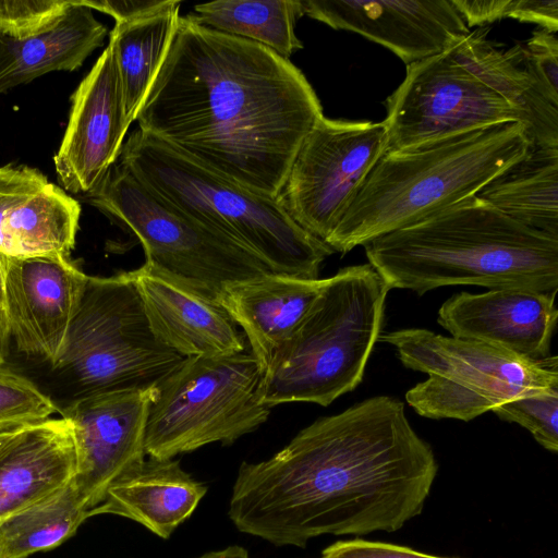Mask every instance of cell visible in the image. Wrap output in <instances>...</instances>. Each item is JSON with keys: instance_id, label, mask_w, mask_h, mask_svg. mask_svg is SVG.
Returning a JSON list of instances; mask_svg holds the SVG:
<instances>
[{"instance_id": "6da1fadb", "label": "cell", "mask_w": 558, "mask_h": 558, "mask_svg": "<svg viewBox=\"0 0 558 558\" xmlns=\"http://www.w3.org/2000/svg\"><path fill=\"white\" fill-rule=\"evenodd\" d=\"M437 472L403 403L372 397L316 420L271 458L242 462L228 514L240 532L276 546L391 533L422 513Z\"/></svg>"}, {"instance_id": "7a4b0ae2", "label": "cell", "mask_w": 558, "mask_h": 558, "mask_svg": "<svg viewBox=\"0 0 558 558\" xmlns=\"http://www.w3.org/2000/svg\"><path fill=\"white\" fill-rule=\"evenodd\" d=\"M323 117L314 88L289 59L180 16L135 120L201 165L277 197Z\"/></svg>"}, {"instance_id": "3957f363", "label": "cell", "mask_w": 558, "mask_h": 558, "mask_svg": "<svg viewBox=\"0 0 558 558\" xmlns=\"http://www.w3.org/2000/svg\"><path fill=\"white\" fill-rule=\"evenodd\" d=\"M389 289L422 295L446 286L557 291L558 238L476 195L363 244Z\"/></svg>"}, {"instance_id": "277c9868", "label": "cell", "mask_w": 558, "mask_h": 558, "mask_svg": "<svg viewBox=\"0 0 558 558\" xmlns=\"http://www.w3.org/2000/svg\"><path fill=\"white\" fill-rule=\"evenodd\" d=\"M531 146L527 126L508 122L386 153L325 243L344 254L474 196Z\"/></svg>"}, {"instance_id": "5b68a950", "label": "cell", "mask_w": 558, "mask_h": 558, "mask_svg": "<svg viewBox=\"0 0 558 558\" xmlns=\"http://www.w3.org/2000/svg\"><path fill=\"white\" fill-rule=\"evenodd\" d=\"M119 162L163 202L251 253L272 272L318 279L335 252L303 230L277 197L245 187L137 129Z\"/></svg>"}, {"instance_id": "8992f818", "label": "cell", "mask_w": 558, "mask_h": 558, "mask_svg": "<svg viewBox=\"0 0 558 558\" xmlns=\"http://www.w3.org/2000/svg\"><path fill=\"white\" fill-rule=\"evenodd\" d=\"M389 287L369 264L327 278L311 310L263 373L259 400L329 405L355 389L379 338Z\"/></svg>"}, {"instance_id": "52a82bcc", "label": "cell", "mask_w": 558, "mask_h": 558, "mask_svg": "<svg viewBox=\"0 0 558 558\" xmlns=\"http://www.w3.org/2000/svg\"><path fill=\"white\" fill-rule=\"evenodd\" d=\"M184 356L150 329L131 271L86 275L51 369L74 386V398L157 386Z\"/></svg>"}, {"instance_id": "ba28073f", "label": "cell", "mask_w": 558, "mask_h": 558, "mask_svg": "<svg viewBox=\"0 0 558 558\" xmlns=\"http://www.w3.org/2000/svg\"><path fill=\"white\" fill-rule=\"evenodd\" d=\"M402 364L428 378L405 393L421 416L469 422L521 396L558 388L556 355L532 360L487 343L423 328L379 336Z\"/></svg>"}, {"instance_id": "9c48e42d", "label": "cell", "mask_w": 558, "mask_h": 558, "mask_svg": "<svg viewBox=\"0 0 558 558\" xmlns=\"http://www.w3.org/2000/svg\"><path fill=\"white\" fill-rule=\"evenodd\" d=\"M263 371L251 351L192 356L157 386L146 430V456L173 459L203 446L230 445L270 413L259 400Z\"/></svg>"}, {"instance_id": "30bf717a", "label": "cell", "mask_w": 558, "mask_h": 558, "mask_svg": "<svg viewBox=\"0 0 558 558\" xmlns=\"http://www.w3.org/2000/svg\"><path fill=\"white\" fill-rule=\"evenodd\" d=\"M83 199L131 230L147 263L216 300L228 283L272 272L233 241L160 199L120 162Z\"/></svg>"}, {"instance_id": "8fae6325", "label": "cell", "mask_w": 558, "mask_h": 558, "mask_svg": "<svg viewBox=\"0 0 558 558\" xmlns=\"http://www.w3.org/2000/svg\"><path fill=\"white\" fill-rule=\"evenodd\" d=\"M386 151L383 121L323 117L302 142L277 199L294 222L325 243Z\"/></svg>"}, {"instance_id": "7c38bea8", "label": "cell", "mask_w": 558, "mask_h": 558, "mask_svg": "<svg viewBox=\"0 0 558 558\" xmlns=\"http://www.w3.org/2000/svg\"><path fill=\"white\" fill-rule=\"evenodd\" d=\"M386 153L495 124L523 123L517 109L449 50L407 65L403 82L386 99Z\"/></svg>"}, {"instance_id": "4fadbf2b", "label": "cell", "mask_w": 558, "mask_h": 558, "mask_svg": "<svg viewBox=\"0 0 558 558\" xmlns=\"http://www.w3.org/2000/svg\"><path fill=\"white\" fill-rule=\"evenodd\" d=\"M155 387L84 395L61 410L76 450L75 487L93 510L108 488L146 460L145 430Z\"/></svg>"}, {"instance_id": "5bb4252c", "label": "cell", "mask_w": 558, "mask_h": 558, "mask_svg": "<svg viewBox=\"0 0 558 558\" xmlns=\"http://www.w3.org/2000/svg\"><path fill=\"white\" fill-rule=\"evenodd\" d=\"M65 133L53 161L63 189L94 191L119 158L130 126L121 78L108 44L71 98Z\"/></svg>"}, {"instance_id": "9a60e30c", "label": "cell", "mask_w": 558, "mask_h": 558, "mask_svg": "<svg viewBox=\"0 0 558 558\" xmlns=\"http://www.w3.org/2000/svg\"><path fill=\"white\" fill-rule=\"evenodd\" d=\"M10 342L23 354L56 362L86 274L61 256L1 255Z\"/></svg>"}, {"instance_id": "2e32d148", "label": "cell", "mask_w": 558, "mask_h": 558, "mask_svg": "<svg viewBox=\"0 0 558 558\" xmlns=\"http://www.w3.org/2000/svg\"><path fill=\"white\" fill-rule=\"evenodd\" d=\"M304 15L379 44L407 65L448 50L471 31L451 0H305Z\"/></svg>"}, {"instance_id": "e0dca14e", "label": "cell", "mask_w": 558, "mask_h": 558, "mask_svg": "<svg viewBox=\"0 0 558 558\" xmlns=\"http://www.w3.org/2000/svg\"><path fill=\"white\" fill-rule=\"evenodd\" d=\"M131 275L150 329L165 345L184 357L247 350L244 333L215 298L147 262Z\"/></svg>"}, {"instance_id": "ac0fdd59", "label": "cell", "mask_w": 558, "mask_h": 558, "mask_svg": "<svg viewBox=\"0 0 558 558\" xmlns=\"http://www.w3.org/2000/svg\"><path fill=\"white\" fill-rule=\"evenodd\" d=\"M556 292L519 289L478 294L461 292L444 302L437 322L452 337L541 360L549 356L557 325Z\"/></svg>"}, {"instance_id": "d6986e66", "label": "cell", "mask_w": 558, "mask_h": 558, "mask_svg": "<svg viewBox=\"0 0 558 558\" xmlns=\"http://www.w3.org/2000/svg\"><path fill=\"white\" fill-rule=\"evenodd\" d=\"M81 206L28 166L0 167V254L71 258Z\"/></svg>"}, {"instance_id": "ffe728a7", "label": "cell", "mask_w": 558, "mask_h": 558, "mask_svg": "<svg viewBox=\"0 0 558 558\" xmlns=\"http://www.w3.org/2000/svg\"><path fill=\"white\" fill-rule=\"evenodd\" d=\"M327 279L274 272L226 284L217 301L242 328L251 353L266 369L320 294Z\"/></svg>"}, {"instance_id": "44dd1931", "label": "cell", "mask_w": 558, "mask_h": 558, "mask_svg": "<svg viewBox=\"0 0 558 558\" xmlns=\"http://www.w3.org/2000/svg\"><path fill=\"white\" fill-rule=\"evenodd\" d=\"M75 473L70 422L61 416L28 425L0 451V522L56 494Z\"/></svg>"}, {"instance_id": "7402d4cb", "label": "cell", "mask_w": 558, "mask_h": 558, "mask_svg": "<svg viewBox=\"0 0 558 558\" xmlns=\"http://www.w3.org/2000/svg\"><path fill=\"white\" fill-rule=\"evenodd\" d=\"M206 493L207 487L185 472L178 460L149 457L114 482L89 517H124L167 539L192 515Z\"/></svg>"}, {"instance_id": "603a6c76", "label": "cell", "mask_w": 558, "mask_h": 558, "mask_svg": "<svg viewBox=\"0 0 558 558\" xmlns=\"http://www.w3.org/2000/svg\"><path fill=\"white\" fill-rule=\"evenodd\" d=\"M106 36L107 27L78 0L46 32L24 38L0 34V94L49 72L76 70Z\"/></svg>"}, {"instance_id": "cb8c5ba5", "label": "cell", "mask_w": 558, "mask_h": 558, "mask_svg": "<svg viewBox=\"0 0 558 558\" xmlns=\"http://www.w3.org/2000/svg\"><path fill=\"white\" fill-rule=\"evenodd\" d=\"M478 27L448 50L471 73L517 109L527 126L532 146L558 147V107L542 92L512 48L500 49Z\"/></svg>"}, {"instance_id": "d4e9b609", "label": "cell", "mask_w": 558, "mask_h": 558, "mask_svg": "<svg viewBox=\"0 0 558 558\" xmlns=\"http://www.w3.org/2000/svg\"><path fill=\"white\" fill-rule=\"evenodd\" d=\"M476 196L515 221L558 238V147L531 146Z\"/></svg>"}, {"instance_id": "484cf974", "label": "cell", "mask_w": 558, "mask_h": 558, "mask_svg": "<svg viewBox=\"0 0 558 558\" xmlns=\"http://www.w3.org/2000/svg\"><path fill=\"white\" fill-rule=\"evenodd\" d=\"M180 1L168 9L129 23H116L109 34L131 124L153 85L177 32Z\"/></svg>"}, {"instance_id": "4316f807", "label": "cell", "mask_w": 558, "mask_h": 558, "mask_svg": "<svg viewBox=\"0 0 558 558\" xmlns=\"http://www.w3.org/2000/svg\"><path fill=\"white\" fill-rule=\"evenodd\" d=\"M191 22L259 44L284 59L303 47L294 28L304 15L301 0H229L199 3Z\"/></svg>"}, {"instance_id": "83f0119b", "label": "cell", "mask_w": 558, "mask_h": 558, "mask_svg": "<svg viewBox=\"0 0 558 558\" xmlns=\"http://www.w3.org/2000/svg\"><path fill=\"white\" fill-rule=\"evenodd\" d=\"M89 518L73 480L62 489L0 522V558H28L72 537Z\"/></svg>"}, {"instance_id": "f1b7e54d", "label": "cell", "mask_w": 558, "mask_h": 558, "mask_svg": "<svg viewBox=\"0 0 558 558\" xmlns=\"http://www.w3.org/2000/svg\"><path fill=\"white\" fill-rule=\"evenodd\" d=\"M492 411L526 428L546 450L558 451V388L518 397Z\"/></svg>"}, {"instance_id": "f546056e", "label": "cell", "mask_w": 558, "mask_h": 558, "mask_svg": "<svg viewBox=\"0 0 558 558\" xmlns=\"http://www.w3.org/2000/svg\"><path fill=\"white\" fill-rule=\"evenodd\" d=\"M56 403L26 377L0 366V425L47 420Z\"/></svg>"}, {"instance_id": "4dcf8cb0", "label": "cell", "mask_w": 558, "mask_h": 558, "mask_svg": "<svg viewBox=\"0 0 558 558\" xmlns=\"http://www.w3.org/2000/svg\"><path fill=\"white\" fill-rule=\"evenodd\" d=\"M71 0H0V34L24 38L53 27Z\"/></svg>"}, {"instance_id": "1f68e13d", "label": "cell", "mask_w": 558, "mask_h": 558, "mask_svg": "<svg viewBox=\"0 0 558 558\" xmlns=\"http://www.w3.org/2000/svg\"><path fill=\"white\" fill-rule=\"evenodd\" d=\"M512 50L547 99L558 107V39L556 34L542 28L535 29L524 45H515Z\"/></svg>"}, {"instance_id": "d6a6232c", "label": "cell", "mask_w": 558, "mask_h": 558, "mask_svg": "<svg viewBox=\"0 0 558 558\" xmlns=\"http://www.w3.org/2000/svg\"><path fill=\"white\" fill-rule=\"evenodd\" d=\"M320 558H453L430 555L411 547L378 541L353 538L336 542L322 551Z\"/></svg>"}, {"instance_id": "836d02e7", "label": "cell", "mask_w": 558, "mask_h": 558, "mask_svg": "<svg viewBox=\"0 0 558 558\" xmlns=\"http://www.w3.org/2000/svg\"><path fill=\"white\" fill-rule=\"evenodd\" d=\"M82 4L92 10H97L109 14L116 20V23H129L137 21L154 14H157L169 7L174 1L158 0H78Z\"/></svg>"}, {"instance_id": "e575fe53", "label": "cell", "mask_w": 558, "mask_h": 558, "mask_svg": "<svg viewBox=\"0 0 558 558\" xmlns=\"http://www.w3.org/2000/svg\"><path fill=\"white\" fill-rule=\"evenodd\" d=\"M534 23L556 34L558 31V0H510L506 19Z\"/></svg>"}, {"instance_id": "d590c367", "label": "cell", "mask_w": 558, "mask_h": 558, "mask_svg": "<svg viewBox=\"0 0 558 558\" xmlns=\"http://www.w3.org/2000/svg\"><path fill=\"white\" fill-rule=\"evenodd\" d=\"M468 27L506 19L510 0H451Z\"/></svg>"}, {"instance_id": "8d00e7d4", "label": "cell", "mask_w": 558, "mask_h": 558, "mask_svg": "<svg viewBox=\"0 0 558 558\" xmlns=\"http://www.w3.org/2000/svg\"><path fill=\"white\" fill-rule=\"evenodd\" d=\"M10 344L7 307H5V295H4V283H3V270L0 254V366L5 362L8 350Z\"/></svg>"}, {"instance_id": "74e56055", "label": "cell", "mask_w": 558, "mask_h": 558, "mask_svg": "<svg viewBox=\"0 0 558 558\" xmlns=\"http://www.w3.org/2000/svg\"><path fill=\"white\" fill-rule=\"evenodd\" d=\"M197 558H251L248 551L238 545L229 546L223 549L208 551Z\"/></svg>"}, {"instance_id": "f35d334b", "label": "cell", "mask_w": 558, "mask_h": 558, "mask_svg": "<svg viewBox=\"0 0 558 558\" xmlns=\"http://www.w3.org/2000/svg\"><path fill=\"white\" fill-rule=\"evenodd\" d=\"M31 424L0 425V451Z\"/></svg>"}]
</instances>
